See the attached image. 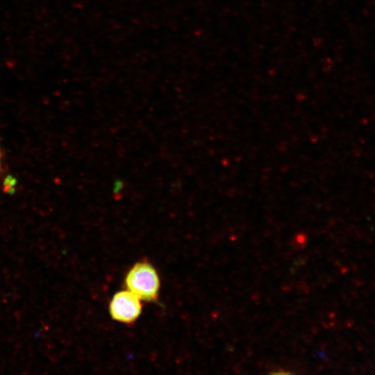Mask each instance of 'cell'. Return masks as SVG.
Wrapping results in <instances>:
<instances>
[{"mask_svg":"<svg viewBox=\"0 0 375 375\" xmlns=\"http://www.w3.org/2000/svg\"><path fill=\"white\" fill-rule=\"evenodd\" d=\"M126 289L142 301L153 302L159 296L160 279L154 266L146 260L135 263L126 274Z\"/></svg>","mask_w":375,"mask_h":375,"instance_id":"1","label":"cell"},{"mask_svg":"<svg viewBox=\"0 0 375 375\" xmlns=\"http://www.w3.org/2000/svg\"><path fill=\"white\" fill-rule=\"evenodd\" d=\"M141 301L127 289L116 292L109 303V312L112 319L123 324H133L142 312Z\"/></svg>","mask_w":375,"mask_h":375,"instance_id":"2","label":"cell"}]
</instances>
